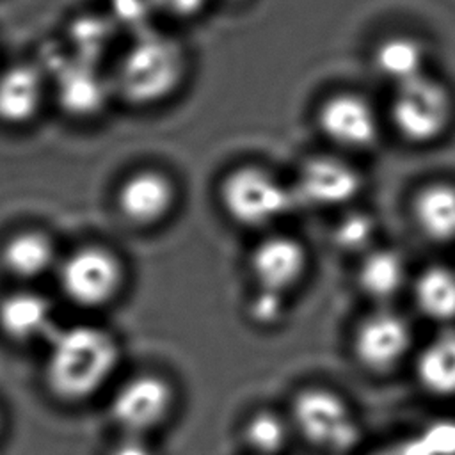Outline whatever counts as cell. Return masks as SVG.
Returning <instances> with one entry per match:
<instances>
[{"label":"cell","mask_w":455,"mask_h":455,"mask_svg":"<svg viewBox=\"0 0 455 455\" xmlns=\"http://www.w3.org/2000/svg\"><path fill=\"white\" fill-rule=\"evenodd\" d=\"M416 439L427 455H455V421H435Z\"/></svg>","instance_id":"obj_24"},{"label":"cell","mask_w":455,"mask_h":455,"mask_svg":"<svg viewBox=\"0 0 455 455\" xmlns=\"http://www.w3.org/2000/svg\"><path fill=\"white\" fill-rule=\"evenodd\" d=\"M119 361L116 339L94 325L55 329L48 338L46 384L64 402H80L98 393Z\"/></svg>","instance_id":"obj_1"},{"label":"cell","mask_w":455,"mask_h":455,"mask_svg":"<svg viewBox=\"0 0 455 455\" xmlns=\"http://www.w3.org/2000/svg\"><path fill=\"white\" fill-rule=\"evenodd\" d=\"M379 455H427V453H425L423 446L419 444V441L416 437H411V439L398 441V443L387 446Z\"/></svg>","instance_id":"obj_28"},{"label":"cell","mask_w":455,"mask_h":455,"mask_svg":"<svg viewBox=\"0 0 455 455\" xmlns=\"http://www.w3.org/2000/svg\"><path fill=\"white\" fill-rule=\"evenodd\" d=\"M249 265L258 290L284 297L302 279L307 256L299 240L275 235L254 247Z\"/></svg>","instance_id":"obj_10"},{"label":"cell","mask_w":455,"mask_h":455,"mask_svg":"<svg viewBox=\"0 0 455 455\" xmlns=\"http://www.w3.org/2000/svg\"><path fill=\"white\" fill-rule=\"evenodd\" d=\"M373 64L384 78L398 87L423 75L425 50L416 39L395 36L377 46Z\"/></svg>","instance_id":"obj_18"},{"label":"cell","mask_w":455,"mask_h":455,"mask_svg":"<svg viewBox=\"0 0 455 455\" xmlns=\"http://www.w3.org/2000/svg\"><path fill=\"white\" fill-rule=\"evenodd\" d=\"M414 300L430 320H455V270L441 265L425 268L416 279Z\"/></svg>","instance_id":"obj_19"},{"label":"cell","mask_w":455,"mask_h":455,"mask_svg":"<svg viewBox=\"0 0 455 455\" xmlns=\"http://www.w3.org/2000/svg\"><path fill=\"white\" fill-rule=\"evenodd\" d=\"M229 2H236V0H229Z\"/></svg>","instance_id":"obj_29"},{"label":"cell","mask_w":455,"mask_h":455,"mask_svg":"<svg viewBox=\"0 0 455 455\" xmlns=\"http://www.w3.org/2000/svg\"><path fill=\"white\" fill-rule=\"evenodd\" d=\"M416 377L432 395H455V331L430 339L416 359Z\"/></svg>","instance_id":"obj_15"},{"label":"cell","mask_w":455,"mask_h":455,"mask_svg":"<svg viewBox=\"0 0 455 455\" xmlns=\"http://www.w3.org/2000/svg\"><path fill=\"white\" fill-rule=\"evenodd\" d=\"M220 203L238 224L258 228L284 215L295 203L293 194L265 169L245 165L229 172L220 185Z\"/></svg>","instance_id":"obj_4"},{"label":"cell","mask_w":455,"mask_h":455,"mask_svg":"<svg viewBox=\"0 0 455 455\" xmlns=\"http://www.w3.org/2000/svg\"><path fill=\"white\" fill-rule=\"evenodd\" d=\"M412 334L407 322L393 311H377L366 316L355 331L354 350L370 370H389L411 348Z\"/></svg>","instance_id":"obj_8"},{"label":"cell","mask_w":455,"mask_h":455,"mask_svg":"<svg viewBox=\"0 0 455 455\" xmlns=\"http://www.w3.org/2000/svg\"><path fill=\"white\" fill-rule=\"evenodd\" d=\"M64 295L84 307H98L114 299L123 283V268L114 254L85 247L64 259L59 270Z\"/></svg>","instance_id":"obj_6"},{"label":"cell","mask_w":455,"mask_h":455,"mask_svg":"<svg viewBox=\"0 0 455 455\" xmlns=\"http://www.w3.org/2000/svg\"><path fill=\"white\" fill-rule=\"evenodd\" d=\"M451 112L448 89L425 75L398 85L391 103V119L396 130L418 144L437 139L450 124Z\"/></svg>","instance_id":"obj_5"},{"label":"cell","mask_w":455,"mask_h":455,"mask_svg":"<svg viewBox=\"0 0 455 455\" xmlns=\"http://www.w3.org/2000/svg\"><path fill=\"white\" fill-rule=\"evenodd\" d=\"M0 329L14 341L48 339L55 331L52 306L32 291L7 295L0 302Z\"/></svg>","instance_id":"obj_13"},{"label":"cell","mask_w":455,"mask_h":455,"mask_svg":"<svg viewBox=\"0 0 455 455\" xmlns=\"http://www.w3.org/2000/svg\"><path fill=\"white\" fill-rule=\"evenodd\" d=\"M55 258L52 242L37 231H23L7 240L2 249V263L5 268L23 279L43 275Z\"/></svg>","instance_id":"obj_17"},{"label":"cell","mask_w":455,"mask_h":455,"mask_svg":"<svg viewBox=\"0 0 455 455\" xmlns=\"http://www.w3.org/2000/svg\"><path fill=\"white\" fill-rule=\"evenodd\" d=\"M405 283V263L400 254L389 249H377L364 256L359 268L363 291L377 300L396 295Z\"/></svg>","instance_id":"obj_20"},{"label":"cell","mask_w":455,"mask_h":455,"mask_svg":"<svg viewBox=\"0 0 455 455\" xmlns=\"http://www.w3.org/2000/svg\"><path fill=\"white\" fill-rule=\"evenodd\" d=\"M283 313H284V297L283 295L258 290L256 295L251 299L249 315L256 323L272 325L281 318Z\"/></svg>","instance_id":"obj_25"},{"label":"cell","mask_w":455,"mask_h":455,"mask_svg":"<svg viewBox=\"0 0 455 455\" xmlns=\"http://www.w3.org/2000/svg\"><path fill=\"white\" fill-rule=\"evenodd\" d=\"M375 233V224L370 215L354 212L343 217L334 228V242L345 251H361L368 247Z\"/></svg>","instance_id":"obj_23"},{"label":"cell","mask_w":455,"mask_h":455,"mask_svg":"<svg viewBox=\"0 0 455 455\" xmlns=\"http://www.w3.org/2000/svg\"><path fill=\"white\" fill-rule=\"evenodd\" d=\"M108 455H156L146 435L123 434V437L112 444Z\"/></svg>","instance_id":"obj_26"},{"label":"cell","mask_w":455,"mask_h":455,"mask_svg":"<svg viewBox=\"0 0 455 455\" xmlns=\"http://www.w3.org/2000/svg\"><path fill=\"white\" fill-rule=\"evenodd\" d=\"M185 55L181 46L162 34H140L117 69V87L132 101L148 105L167 98L181 82Z\"/></svg>","instance_id":"obj_2"},{"label":"cell","mask_w":455,"mask_h":455,"mask_svg":"<svg viewBox=\"0 0 455 455\" xmlns=\"http://www.w3.org/2000/svg\"><path fill=\"white\" fill-rule=\"evenodd\" d=\"M295 430L313 446L331 455H347L359 443L361 430L350 407L332 391H300L291 407Z\"/></svg>","instance_id":"obj_3"},{"label":"cell","mask_w":455,"mask_h":455,"mask_svg":"<svg viewBox=\"0 0 455 455\" xmlns=\"http://www.w3.org/2000/svg\"><path fill=\"white\" fill-rule=\"evenodd\" d=\"M414 219L418 228L435 242L455 240V187L450 183H432L425 187L414 201Z\"/></svg>","instance_id":"obj_16"},{"label":"cell","mask_w":455,"mask_h":455,"mask_svg":"<svg viewBox=\"0 0 455 455\" xmlns=\"http://www.w3.org/2000/svg\"><path fill=\"white\" fill-rule=\"evenodd\" d=\"M174 393L171 384L153 373L128 379L114 393L110 414L123 434L148 435L171 414Z\"/></svg>","instance_id":"obj_7"},{"label":"cell","mask_w":455,"mask_h":455,"mask_svg":"<svg viewBox=\"0 0 455 455\" xmlns=\"http://www.w3.org/2000/svg\"><path fill=\"white\" fill-rule=\"evenodd\" d=\"M361 190L359 172L332 156H315L299 172L293 199L315 206L345 204Z\"/></svg>","instance_id":"obj_9"},{"label":"cell","mask_w":455,"mask_h":455,"mask_svg":"<svg viewBox=\"0 0 455 455\" xmlns=\"http://www.w3.org/2000/svg\"><path fill=\"white\" fill-rule=\"evenodd\" d=\"M101 84L96 78V73L87 69L68 71L62 82V100L71 110H92L101 101Z\"/></svg>","instance_id":"obj_22"},{"label":"cell","mask_w":455,"mask_h":455,"mask_svg":"<svg viewBox=\"0 0 455 455\" xmlns=\"http://www.w3.org/2000/svg\"><path fill=\"white\" fill-rule=\"evenodd\" d=\"M117 204L121 213L133 224L149 226L162 220L174 204V187L158 171L132 174L119 188Z\"/></svg>","instance_id":"obj_12"},{"label":"cell","mask_w":455,"mask_h":455,"mask_svg":"<svg viewBox=\"0 0 455 455\" xmlns=\"http://www.w3.org/2000/svg\"><path fill=\"white\" fill-rule=\"evenodd\" d=\"M153 7L165 11L167 14L187 18L199 12L208 0H149Z\"/></svg>","instance_id":"obj_27"},{"label":"cell","mask_w":455,"mask_h":455,"mask_svg":"<svg viewBox=\"0 0 455 455\" xmlns=\"http://www.w3.org/2000/svg\"><path fill=\"white\" fill-rule=\"evenodd\" d=\"M243 439L254 455H279L288 444L290 425L272 411H259L245 423Z\"/></svg>","instance_id":"obj_21"},{"label":"cell","mask_w":455,"mask_h":455,"mask_svg":"<svg viewBox=\"0 0 455 455\" xmlns=\"http://www.w3.org/2000/svg\"><path fill=\"white\" fill-rule=\"evenodd\" d=\"M43 96L41 76L34 68L14 66L0 75V121L21 124L30 121Z\"/></svg>","instance_id":"obj_14"},{"label":"cell","mask_w":455,"mask_h":455,"mask_svg":"<svg viewBox=\"0 0 455 455\" xmlns=\"http://www.w3.org/2000/svg\"><path fill=\"white\" fill-rule=\"evenodd\" d=\"M318 126L327 139L343 148H368L379 135V123L371 105L348 92L331 96L322 103Z\"/></svg>","instance_id":"obj_11"},{"label":"cell","mask_w":455,"mask_h":455,"mask_svg":"<svg viewBox=\"0 0 455 455\" xmlns=\"http://www.w3.org/2000/svg\"><path fill=\"white\" fill-rule=\"evenodd\" d=\"M325 455H331V453H325Z\"/></svg>","instance_id":"obj_30"}]
</instances>
